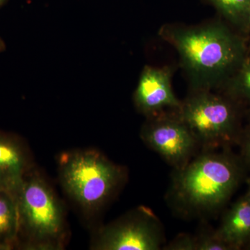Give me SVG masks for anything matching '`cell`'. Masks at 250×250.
Listing matches in <instances>:
<instances>
[{
	"label": "cell",
	"instance_id": "obj_1",
	"mask_svg": "<svg viewBox=\"0 0 250 250\" xmlns=\"http://www.w3.org/2000/svg\"><path fill=\"white\" fill-rule=\"evenodd\" d=\"M159 36L177 49L195 91L227 83L246 57L243 40L220 23L197 27L166 24Z\"/></svg>",
	"mask_w": 250,
	"mask_h": 250
},
{
	"label": "cell",
	"instance_id": "obj_2",
	"mask_svg": "<svg viewBox=\"0 0 250 250\" xmlns=\"http://www.w3.org/2000/svg\"><path fill=\"white\" fill-rule=\"evenodd\" d=\"M174 174L169 199L183 215L217 211L229 201L246 176L239 155L229 149L199 156Z\"/></svg>",
	"mask_w": 250,
	"mask_h": 250
},
{
	"label": "cell",
	"instance_id": "obj_3",
	"mask_svg": "<svg viewBox=\"0 0 250 250\" xmlns=\"http://www.w3.org/2000/svg\"><path fill=\"white\" fill-rule=\"evenodd\" d=\"M59 182L87 218L98 215L123 187L126 170L91 149H72L57 159Z\"/></svg>",
	"mask_w": 250,
	"mask_h": 250
},
{
	"label": "cell",
	"instance_id": "obj_4",
	"mask_svg": "<svg viewBox=\"0 0 250 250\" xmlns=\"http://www.w3.org/2000/svg\"><path fill=\"white\" fill-rule=\"evenodd\" d=\"M18 213V248L62 250L66 238L63 206L45 177L33 167L15 195Z\"/></svg>",
	"mask_w": 250,
	"mask_h": 250
},
{
	"label": "cell",
	"instance_id": "obj_5",
	"mask_svg": "<svg viewBox=\"0 0 250 250\" xmlns=\"http://www.w3.org/2000/svg\"><path fill=\"white\" fill-rule=\"evenodd\" d=\"M179 118L197 142L229 147L238 143L242 130L236 107L228 99L198 90L182 103Z\"/></svg>",
	"mask_w": 250,
	"mask_h": 250
},
{
	"label": "cell",
	"instance_id": "obj_6",
	"mask_svg": "<svg viewBox=\"0 0 250 250\" xmlns=\"http://www.w3.org/2000/svg\"><path fill=\"white\" fill-rule=\"evenodd\" d=\"M163 243L160 223L152 211L139 207L96 231L93 250H157Z\"/></svg>",
	"mask_w": 250,
	"mask_h": 250
},
{
	"label": "cell",
	"instance_id": "obj_7",
	"mask_svg": "<svg viewBox=\"0 0 250 250\" xmlns=\"http://www.w3.org/2000/svg\"><path fill=\"white\" fill-rule=\"evenodd\" d=\"M141 137L176 170L189 162L197 142L180 118L168 117H159L147 122L141 130Z\"/></svg>",
	"mask_w": 250,
	"mask_h": 250
},
{
	"label": "cell",
	"instance_id": "obj_8",
	"mask_svg": "<svg viewBox=\"0 0 250 250\" xmlns=\"http://www.w3.org/2000/svg\"><path fill=\"white\" fill-rule=\"evenodd\" d=\"M172 72L168 67L146 66L141 72L134 94L135 106L146 116H155L164 108H180L171 85Z\"/></svg>",
	"mask_w": 250,
	"mask_h": 250
},
{
	"label": "cell",
	"instance_id": "obj_9",
	"mask_svg": "<svg viewBox=\"0 0 250 250\" xmlns=\"http://www.w3.org/2000/svg\"><path fill=\"white\" fill-rule=\"evenodd\" d=\"M33 167L25 143L16 135L0 131V190L15 196Z\"/></svg>",
	"mask_w": 250,
	"mask_h": 250
},
{
	"label": "cell",
	"instance_id": "obj_10",
	"mask_svg": "<svg viewBox=\"0 0 250 250\" xmlns=\"http://www.w3.org/2000/svg\"><path fill=\"white\" fill-rule=\"evenodd\" d=\"M214 234L231 250L248 246L250 242V202L245 195L227 210Z\"/></svg>",
	"mask_w": 250,
	"mask_h": 250
},
{
	"label": "cell",
	"instance_id": "obj_11",
	"mask_svg": "<svg viewBox=\"0 0 250 250\" xmlns=\"http://www.w3.org/2000/svg\"><path fill=\"white\" fill-rule=\"evenodd\" d=\"M18 213L14 195L0 190V241L18 244Z\"/></svg>",
	"mask_w": 250,
	"mask_h": 250
},
{
	"label": "cell",
	"instance_id": "obj_12",
	"mask_svg": "<svg viewBox=\"0 0 250 250\" xmlns=\"http://www.w3.org/2000/svg\"><path fill=\"white\" fill-rule=\"evenodd\" d=\"M227 83L231 98L250 104V56L246 57Z\"/></svg>",
	"mask_w": 250,
	"mask_h": 250
},
{
	"label": "cell",
	"instance_id": "obj_13",
	"mask_svg": "<svg viewBox=\"0 0 250 250\" xmlns=\"http://www.w3.org/2000/svg\"><path fill=\"white\" fill-rule=\"evenodd\" d=\"M224 17L236 24L248 26L250 0H207Z\"/></svg>",
	"mask_w": 250,
	"mask_h": 250
},
{
	"label": "cell",
	"instance_id": "obj_14",
	"mask_svg": "<svg viewBox=\"0 0 250 250\" xmlns=\"http://www.w3.org/2000/svg\"><path fill=\"white\" fill-rule=\"evenodd\" d=\"M197 250H231V248L219 239L214 233L197 236Z\"/></svg>",
	"mask_w": 250,
	"mask_h": 250
},
{
	"label": "cell",
	"instance_id": "obj_15",
	"mask_svg": "<svg viewBox=\"0 0 250 250\" xmlns=\"http://www.w3.org/2000/svg\"><path fill=\"white\" fill-rule=\"evenodd\" d=\"M240 146V158L246 166L247 170L250 171V126L242 130L238 139V143Z\"/></svg>",
	"mask_w": 250,
	"mask_h": 250
},
{
	"label": "cell",
	"instance_id": "obj_16",
	"mask_svg": "<svg viewBox=\"0 0 250 250\" xmlns=\"http://www.w3.org/2000/svg\"><path fill=\"white\" fill-rule=\"evenodd\" d=\"M166 248L170 250H197V236L187 234L177 236Z\"/></svg>",
	"mask_w": 250,
	"mask_h": 250
},
{
	"label": "cell",
	"instance_id": "obj_17",
	"mask_svg": "<svg viewBox=\"0 0 250 250\" xmlns=\"http://www.w3.org/2000/svg\"><path fill=\"white\" fill-rule=\"evenodd\" d=\"M16 245L9 242L0 241V250H11L16 248Z\"/></svg>",
	"mask_w": 250,
	"mask_h": 250
},
{
	"label": "cell",
	"instance_id": "obj_18",
	"mask_svg": "<svg viewBox=\"0 0 250 250\" xmlns=\"http://www.w3.org/2000/svg\"><path fill=\"white\" fill-rule=\"evenodd\" d=\"M247 184H248V190H247V192L245 196H246V198L250 202V176L247 179Z\"/></svg>",
	"mask_w": 250,
	"mask_h": 250
},
{
	"label": "cell",
	"instance_id": "obj_19",
	"mask_svg": "<svg viewBox=\"0 0 250 250\" xmlns=\"http://www.w3.org/2000/svg\"><path fill=\"white\" fill-rule=\"evenodd\" d=\"M5 49V44L3 41L0 39V52H2Z\"/></svg>",
	"mask_w": 250,
	"mask_h": 250
},
{
	"label": "cell",
	"instance_id": "obj_20",
	"mask_svg": "<svg viewBox=\"0 0 250 250\" xmlns=\"http://www.w3.org/2000/svg\"><path fill=\"white\" fill-rule=\"evenodd\" d=\"M248 27H249V28L250 29V10H249V16H248Z\"/></svg>",
	"mask_w": 250,
	"mask_h": 250
},
{
	"label": "cell",
	"instance_id": "obj_21",
	"mask_svg": "<svg viewBox=\"0 0 250 250\" xmlns=\"http://www.w3.org/2000/svg\"><path fill=\"white\" fill-rule=\"evenodd\" d=\"M6 1H7V0H0V7H1V6H3Z\"/></svg>",
	"mask_w": 250,
	"mask_h": 250
},
{
	"label": "cell",
	"instance_id": "obj_22",
	"mask_svg": "<svg viewBox=\"0 0 250 250\" xmlns=\"http://www.w3.org/2000/svg\"><path fill=\"white\" fill-rule=\"evenodd\" d=\"M245 249L250 250V242L249 243H248V246L246 247V248H245Z\"/></svg>",
	"mask_w": 250,
	"mask_h": 250
}]
</instances>
